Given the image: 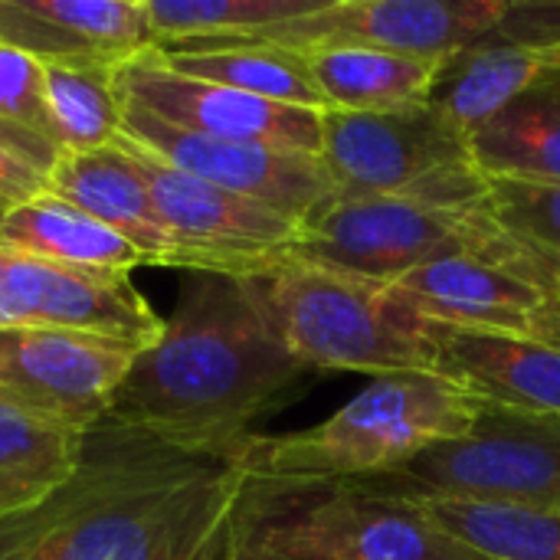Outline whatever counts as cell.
Here are the masks:
<instances>
[{
  "label": "cell",
  "mask_w": 560,
  "mask_h": 560,
  "mask_svg": "<svg viewBox=\"0 0 560 560\" xmlns=\"http://www.w3.org/2000/svg\"><path fill=\"white\" fill-rule=\"evenodd\" d=\"M121 135L158 154L171 167L230 194L266 203L299 223L312 220L318 210L331 207L341 197L322 154L194 135L128 102H121Z\"/></svg>",
  "instance_id": "cell-10"
},
{
  "label": "cell",
  "mask_w": 560,
  "mask_h": 560,
  "mask_svg": "<svg viewBox=\"0 0 560 560\" xmlns=\"http://www.w3.org/2000/svg\"><path fill=\"white\" fill-rule=\"evenodd\" d=\"M0 43L39 66L105 72L158 49L144 0H0Z\"/></svg>",
  "instance_id": "cell-15"
},
{
  "label": "cell",
  "mask_w": 560,
  "mask_h": 560,
  "mask_svg": "<svg viewBox=\"0 0 560 560\" xmlns=\"http://www.w3.org/2000/svg\"><path fill=\"white\" fill-rule=\"evenodd\" d=\"M0 121L26 128L52 144L43 105V66L0 43Z\"/></svg>",
  "instance_id": "cell-29"
},
{
  "label": "cell",
  "mask_w": 560,
  "mask_h": 560,
  "mask_svg": "<svg viewBox=\"0 0 560 560\" xmlns=\"http://www.w3.org/2000/svg\"><path fill=\"white\" fill-rule=\"evenodd\" d=\"M479 413V400L436 374H390L374 377L315 427L279 436L253 433L240 459L253 479L354 482L466 436Z\"/></svg>",
  "instance_id": "cell-3"
},
{
  "label": "cell",
  "mask_w": 560,
  "mask_h": 560,
  "mask_svg": "<svg viewBox=\"0 0 560 560\" xmlns=\"http://www.w3.org/2000/svg\"><path fill=\"white\" fill-rule=\"evenodd\" d=\"M46 167L33 164L30 158L16 154L13 148L0 144V207L26 203L39 194H46Z\"/></svg>",
  "instance_id": "cell-31"
},
{
  "label": "cell",
  "mask_w": 560,
  "mask_h": 560,
  "mask_svg": "<svg viewBox=\"0 0 560 560\" xmlns=\"http://www.w3.org/2000/svg\"><path fill=\"white\" fill-rule=\"evenodd\" d=\"M472 164L486 180L560 187V92L538 82L469 135Z\"/></svg>",
  "instance_id": "cell-22"
},
{
  "label": "cell",
  "mask_w": 560,
  "mask_h": 560,
  "mask_svg": "<svg viewBox=\"0 0 560 560\" xmlns=\"http://www.w3.org/2000/svg\"><path fill=\"white\" fill-rule=\"evenodd\" d=\"M0 144L13 148L16 154L30 158L33 164H39V167H46V171H49V167L56 164V158H59V148H56V144H49L46 138H39V135H33V131H26V128L7 125V121H0Z\"/></svg>",
  "instance_id": "cell-32"
},
{
  "label": "cell",
  "mask_w": 560,
  "mask_h": 560,
  "mask_svg": "<svg viewBox=\"0 0 560 560\" xmlns=\"http://www.w3.org/2000/svg\"><path fill=\"white\" fill-rule=\"evenodd\" d=\"M236 515V512H233ZM197 560H246L240 555V548H236V541H233V518H230V525L203 548V555Z\"/></svg>",
  "instance_id": "cell-33"
},
{
  "label": "cell",
  "mask_w": 560,
  "mask_h": 560,
  "mask_svg": "<svg viewBox=\"0 0 560 560\" xmlns=\"http://www.w3.org/2000/svg\"><path fill=\"white\" fill-rule=\"evenodd\" d=\"M158 46L249 39L322 10L328 0H144Z\"/></svg>",
  "instance_id": "cell-26"
},
{
  "label": "cell",
  "mask_w": 560,
  "mask_h": 560,
  "mask_svg": "<svg viewBox=\"0 0 560 560\" xmlns=\"http://www.w3.org/2000/svg\"><path fill=\"white\" fill-rule=\"evenodd\" d=\"M240 453L102 420L59 492L0 522V560H197L243 499Z\"/></svg>",
  "instance_id": "cell-1"
},
{
  "label": "cell",
  "mask_w": 560,
  "mask_h": 560,
  "mask_svg": "<svg viewBox=\"0 0 560 560\" xmlns=\"http://www.w3.org/2000/svg\"><path fill=\"white\" fill-rule=\"evenodd\" d=\"M240 555H243V551H240ZM243 558H246V560H266V558H249V555H243Z\"/></svg>",
  "instance_id": "cell-36"
},
{
  "label": "cell",
  "mask_w": 560,
  "mask_h": 560,
  "mask_svg": "<svg viewBox=\"0 0 560 560\" xmlns=\"http://www.w3.org/2000/svg\"><path fill=\"white\" fill-rule=\"evenodd\" d=\"M161 56L171 69L217 82L266 102L328 112L322 89L315 85V75L302 52L269 46V43H177L161 46Z\"/></svg>",
  "instance_id": "cell-21"
},
{
  "label": "cell",
  "mask_w": 560,
  "mask_h": 560,
  "mask_svg": "<svg viewBox=\"0 0 560 560\" xmlns=\"http://www.w3.org/2000/svg\"><path fill=\"white\" fill-rule=\"evenodd\" d=\"M59 328L151 348L164 318L125 272L62 266L0 243V331Z\"/></svg>",
  "instance_id": "cell-12"
},
{
  "label": "cell",
  "mask_w": 560,
  "mask_h": 560,
  "mask_svg": "<svg viewBox=\"0 0 560 560\" xmlns=\"http://www.w3.org/2000/svg\"><path fill=\"white\" fill-rule=\"evenodd\" d=\"M85 433L0 390V522L39 509L79 469Z\"/></svg>",
  "instance_id": "cell-20"
},
{
  "label": "cell",
  "mask_w": 560,
  "mask_h": 560,
  "mask_svg": "<svg viewBox=\"0 0 560 560\" xmlns=\"http://www.w3.org/2000/svg\"><path fill=\"white\" fill-rule=\"evenodd\" d=\"M509 0H328L322 10L240 43L282 49L374 46L407 56L456 59L492 36ZM233 43V39H220Z\"/></svg>",
  "instance_id": "cell-11"
},
{
  "label": "cell",
  "mask_w": 560,
  "mask_h": 560,
  "mask_svg": "<svg viewBox=\"0 0 560 560\" xmlns=\"http://www.w3.org/2000/svg\"><path fill=\"white\" fill-rule=\"evenodd\" d=\"M482 43L541 56L560 52V0H509L505 16Z\"/></svg>",
  "instance_id": "cell-30"
},
{
  "label": "cell",
  "mask_w": 560,
  "mask_h": 560,
  "mask_svg": "<svg viewBox=\"0 0 560 560\" xmlns=\"http://www.w3.org/2000/svg\"><path fill=\"white\" fill-rule=\"evenodd\" d=\"M322 161L341 197H400L459 210L486 203L489 190L469 138L430 102L400 112H322Z\"/></svg>",
  "instance_id": "cell-7"
},
{
  "label": "cell",
  "mask_w": 560,
  "mask_h": 560,
  "mask_svg": "<svg viewBox=\"0 0 560 560\" xmlns=\"http://www.w3.org/2000/svg\"><path fill=\"white\" fill-rule=\"evenodd\" d=\"M420 505L446 535L486 560H560V512L479 502Z\"/></svg>",
  "instance_id": "cell-25"
},
{
  "label": "cell",
  "mask_w": 560,
  "mask_h": 560,
  "mask_svg": "<svg viewBox=\"0 0 560 560\" xmlns=\"http://www.w3.org/2000/svg\"><path fill=\"white\" fill-rule=\"evenodd\" d=\"M407 502H479L560 512V420L482 407L476 427L417 459L354 479Z\"/></svg>",
  "instance_id": "cell-8"
},
{
  "label": "cell",
  "mask_w": 560,
  "mask_h": 560,
  "mask_svg": "<svg viewBox=\"0 0 560 560\" xmlns=\"http://www.w3.org/2000/svg\"><path fill=\"white\" fill-rule=\"evenodd\" d=\"M118 141L138 161L161 223L187 249L190 272L259 279L302 240L299 220L190 177L125 135Z\"/></svg>",
  "instance_id": "cell-9"
},
{
  "label": "cell",
  "mask_w": 560,
  "mask_h": 560,
  "mask_svg": "<svg viewBox=\"0 0 560 560\" xmlns=\"http://www.w3.org/2000/svg\"><path fill=\"white\" fill-rule=\"evenodd\" d=\"M138 348L59 328L0 331V390L82 433L108 420Z\"/></svg>",
  "instance_id": "cell-13"
},
{
  "label": "cell",
  "mask_w": 560,
  "mask_h": 560,
  "mask_svg": "<svg viewBox=\"0 0 560 560\" xmlns=\"http://www.w3.org/2000/svg\"><path fill=\"white\" fill-rule=\"evenodd\" d=\"M121 102L194 135L322 154V112L266 102L171 69L158 49L115 69Z\"/></svg>",
  "instance_id": "cell-14"
},
{
  "label": "cell",
  "mask_w": 560,
  "mask_h": 560,
  "mask_svg": "<svg viewBox=\"0 0 560 560\" xmlns=\"http://www.w3.org/2000/svg\"><path fill=\"white\" fill-rule=\"evenodd\" d=\"M3 213H7V207H0V217H3Z\"/></svg>",
  "instance_id": "cell-37"
},
{
  "label": "cell",
  "mask_w": 560,
  "mask_h": 560,
  "mask_svg": "<svg viewBox=\"0 0 560 560\" xmlns=\"http://www.w3.org/2000/svg\"><path fill=\"white\" fill-rule=\"evenodd\" d=\"M0 243L62 266L98 272L131 276L135 269L148 266V259L128 240L52 194H39L10 207L0 217Z\"/></svg>",
  "instance_id": "cell-23"
},
{
  "label": "cell",
  "mask_w": 560,
  "mask_h": 560,
  "mask_svg": "<svg viewBox=\"0 0 560 560\" xmlns=\"http://www.w3.org/2000/svg\"><path fill=\"white\" fill-rule=\"evenodd\" d=\"M390 285H397L433 322L545 341L548 292L486 259H436L400 276Z\"/></svg>",
  "instance_id": "cell-18"
},
{
  "label": "cell",
  "mask_w": 560,
  "mask_h": 560,
  "mask_svg": "<svg viewBox=\"0 0 560 560\" xmlns=\"http://www.w3.org/2000/svg\"><path fill=\"white\" fill-rule=\"evenodd\" d=\"M548 56L512 49V46H472L459 52L440 85L430 95V105L440 108L466 138L535 89L545 79Z\"/></svg>",
  "instance_id": "cell-24"
},
{
  "label": "cell",
  "mask_w": 560,
  "mask_h": 560,
  "mask_svg": "<svg viewBox=\"0 0 560 560\" xmlns=\"http://www.w3.org/2000/svg\"><path fill=\"white\" fill-rule=\"evenodd\" d=\"M289 256L377 282H397L450 256L486 259L545 292L558 272L555 262L509 236L486 203L456 210L400 197H338L302 223V240Z\"/></svg>",
  "instance_id": "cell-6"
},
{
  "label": "cell",
  "mask_w": 560,
  "mask_h": 560,
  "mask_svg": "<svg viewBox=\"0 0 560 560\" xmlns=\"http://www.w3.org/2000/svg\"><path fill=\"white\" fill-rule=\"evenodd\" d=\"M315 377L282 341L253 279L190 272L161 338L138 351L108 420L236 453L256 420L302 397Z\"/></svg>",
  "instance_id": "cell-2"
},
{
  "label": "cell",
  "mask_w": 560,
  "mask_h": 560,
  "mask_svg": "<svg viewBox=\"0 0 560 560\" xmlns=\"http://www.w3.org/2000/svg\"><path fill=\"white\" fill-rule=\"evenodd\" d=\"M43 105L59 154L108 148L121 138V95L115 89V72L43 66Z\"/></svg>",
  "instance_id": "cell-27"
},
{
  "label": "cell",
  "mask_w": 560,
  "mask_h": 560,
  "mask_svg": "<svg viewBox=\"0 0 560 560\" xmlns=\"http://www.w3.org/2000/svg\"><path fill=\"white\" fill-rule=\"evenodd\" d=\"M302 56L328 112H400L423 105L453 62L374 46H325Z\"/></svg>",
  "instance_id": "cell-19"
},
{
  "label": "cell",
  "mask_w": 560,
  "mask_h": 560,
  "mask_svg": "<svg viewBox=\"0 0 560 560\" xmlns=\"http://www.w3.org/2000/svg\"><path fill=\"white\" fill-rule=\"evenodd\" d=\"M545 341L560 348V266L555 272V282L548 289V325H545Z\"/></svg>",
  "instance_id": "cell-34"
},
{
  "label": "cell",
  "mask_w": 560,
  "mask_h": 560,
  "mask_svg": "<svg viewBox=\"0 0 560 560\" xmlns=\"http://www.w3.org/2000/svg\"><path fill=\"white\" fill-rule=\"evenodd\" d=\"M253 282L289 351L315 374H433L430 318L397 285L289 253Z\"/></svg>",
  "instance_id": "cell-5"
},
{
  "label": "cell",
  "mask_w": 560,
  "mask_h": 560,
  "mask_svg": "<svg viewBox=\"0 0 560 560\" xmlns=\"http://www.w3.org/2000/svg\"><path fill=\"white\" fill-rule=\"evenodd\" d=\"M46 194L115 230L148 259V266L190 272L187 249L161 223L148 180L121 141L92 151H62L46 174Z\"/></svg>",
  "instance_id": "cell-17"
},
{
  "label": "cell",
  "mask_w": 560,
  "mask_h": 560,
  "mask_svg": "<svg viewBox=\"0 0 560 560\" xmlns=\"http://www.w3.org/2000/svg\"><path fill=\"white\" fill-rule=\"evenodd\" d=\"M541 82L560 92V52H551V56H548V66H545V79H541Z\"/></svg>",
  "instance_id": "cell-35"
},
{
  "label": "cell",
  "mask_w": 560,
  "mask_h": 560,
  "mask_svg": "<svg viewBox=\"0 0 560 560\" xmlns=\"http://www.w3.org/2000/svg\"><path fill=\"white\" fill-rule=\"evenodd\" d=\"M233 541L266 560H486L446 535L420 502L361 482L246 479Z\"/></svg>",
  "instance_id": "cell-4"
},
{
  "label": "cell",
  "mask_w": 560,
  "mask_h": 560,
  "mask_svg": "<svg viewBox=\"0 0 560 560\" xmlns=\"http://www.w3.org/2000/svg\"><path fill=\"white\" fill-rule=\"evenodd\" d=\"M433 374L482 407L560 420V348L541 338L430 318Z\"/></svg>",
  "instance_id": "cell-16"
},
{
  "label": "cell",
  "mask_w": 560,
  "mask_h": 560,
  "mask_svg": "<svg viewBox=\"0 0 560 560\" xmlns=\"http://www.w3.org/2000/svg\"><path fill=\"white\" fill-rule=\"evenodd\" d=\"M486 207L509 236L548 262H560V187L489 180Z\"/></svg>",
  "instance_id": "cell-28"
}]
</instances>
